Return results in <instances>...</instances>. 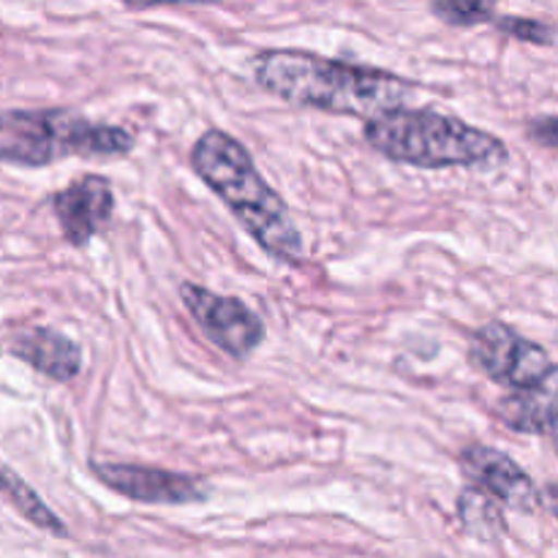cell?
Returning <instances> with one entry per match:
<instances>
[{"label": "cell", "mask_w": 558, "mask_h": 558, "mask_svg": "<svg viewBox=\"0 0 558 558\" xmlns=\"http://www.w3.org/2000/svg\"><path fill=\"white\" fill-rule=\"evenodd\" d=\"M529 140L537 145L558 150V114H548V118H534L526 129Z\"/></svg>", "instance_id": "cell-16"}, {"label": "cell", "mask_w": 558, "mask_h": 558, "mask_svg": "<svg viewBox=\"0 0 558 558\" xmlns=\"http://www.w3.org/2000/svg\"><path fill=\"white\" fill-rule=\"evenodd\" d=\"M543 501H545V507H548V510L554 512V515L558 518V483L545 485V490H543Z\"/></svg>", "instance_id": "cell-18"}, {"label": "cell", "mask_w": 558, "mask_h": 558, "mask_svg": "<svg viewBox=\"0 0 558 558\" xmlns=\"http://www.w3.org/2000/svg\"><path fill=\"white\" fill-rule=\"evenodd\" d=\"M180 300L207 338L229 357L245 360L265 341V322L238 298H221L196 283L180 287Z\"/></svg>", "instance_id": "cell-6"}, {"label": "cell", "mask_w": 558, "mask_h": 558, "mask_svg": "<svg viewBox=\"0 0 558 558\" xmlns=\"http://www.w3.org/2000/svg\"><path fill=\"white\" fill-rule=\"evenodd\" d=\"M548 436H550V441H554V447H556V452H558V417L554 420V423H550Z\"/></svg>", "instance_id": "cell-19"}, {"label": "cell", "mask_w": 558, "mask_h": 558, "mask_svg": "<svg viewBox=\"0 0 558 558\" xmlns=\"http://www.w3.org/2000/svg\"><path fill=\"white\" fill-rule=\"evenodd\" d=\"M0 496L9 501L25 521H31L33 526L44 529V532L54 534V537H69L65 523L44 505L41 496H38L20 474L11 472L9 466H3V463H0Z\"/></svg>", "instance_id": "cell-12"}, {"label": "cell", "mask_w": 558, "mask_h": 558, "mask_svg": "<svg viewBox=\"0 0 558 558\" xmlns=\"http://www.w3.org/2000/svg\"><path fill=\"white\" fill-rule=\"evenodd\" d=\"M365 140L390 161L420 169L499 167L505 142L436 109H392L365 123Z\"/></svg>", "instance_id": "cell-3"}, {"label": "cell", "mask_w": 558, "mask_h": 558, "mask_svg": "<svg viewBox=\"0 0 558 558\" xmlns=\"http://www.w3.org/2000/svg\"><path fill=\"white\" fill-rule=\"evenodd\" d=\"M458 510H461L463 526L483 539L494 537V534H499L501 529H505V521H501V512H499V501H496L490 494H485L483 488L463 490Z\"/></svg>", "instance_id": "cell-13"}, {"label": "cell", "mask_w": 558, "mask_h": 558, "mask_svg": "<svg viewBox=\"0 0 558 558\" xmlns=\"http://www.w3.org/2000/svg\"><path fill=\"white\" fill-rule=\"evenodd\" d=\"M469 360L488 379L512 387V390L539 385L556 368L543 347L521 338L505 322H488L474 332Z\"/></svg>", "instance_id": "cell-5"}, {"label": "cell", "mask_w": 558, "mask_h": 558, "mask_svg": "<svg viewBox=\"0 0 558 558\" xmlns=\"http://www.w3.org/2000/svg\"><path fill=\"white\" fill-rule=\"evenodd\" d=\"M134 136L125 129L93 123L65 109H9L0 112V161L47 167L65 156H125Z\"/></svg>", "instance_id": "cell-4"}, {"label": "cell", "mask_w": 558, "mask_h": 558, "mask_svg": "<svg viewBox=\"0 0 558 558\" xmlns=\"http://www.w3.org/2000/svg\"><path fill=\"white\" fill-rule=\"evenodd\" d=\"M430 11L452 27H474L496 20L494 0H434Z\"/></svg>", "instance_id": "cell-14"}, {"label": "cell", "mask_w": 558, "mask_h": 558, "mask_svg": "<svg viewBox=\"0 0 558 558\" xmlns=\"http://www.w3.org/2000/svg\"><path fill=\"white\" fill-rule=\"evenodd\" d=\"M496 414L518 434H548L550 423L558 417V368L550 371L539 385L523 387L499 401Z\"/></svg>", "instance_id": "cell-11"}, {"label": "cell", "mask_w": 558, "mask_h": 558, "mask_svg": "<svg viewBox=\"0 0 558 558\" xmlns=\"http://www.w3.org/2000/svg\"><path fill=\"white\" fill-rule=\"evenodd\" d=\"M54 216H58L63 238L71 245H85L96 238L101 229H107L114 210L112 185L101 174H85L58 191L52 199Z\"/></svg>", "instance_id": "cell-9"}, {"label": "cell", "mask_w": 558, "mask_h": 558, "mask_svg": "<svg viewBox=\"0 0 558 558\" xmlns=\"http://www.w3.org/2000/svg\"><path fill=\"white\" fill-rule=\"evenodd\" d=\"M461 469L477 488L494 496L501 505L521 512H534L543 501L537 485L505 452L488 445H469L461 452Z\"/></svg>", "instance_id": "cell-8"}, {"label": "cell", "mask_w": 558, "mask_h": 558, "mask_svg": "<svg viewBox=\"0 0 558 558\" xmlns=\"http://www.w3.org/2000/svg\"><path fill=\"white\" fill-rule=\"evenodd\" d=\"M494 25L507 36L518 38L526 44H554V25L543 20H532V16H496Z\"/></svg>", "instance_id": "cell-15"}, {"label": "cell", "mask_w": 558, "mask_h": 558, "mask_svg": "<svg viewBox=\"0 0 558 558\" xmlns=\"http://www.w3.org/2000/svg\"><path fill=\"white\" fill-rule=\"evenodd\" d=\"M129 9H156V5H210L218 0H120Z\"/></svg>", "instance_id": "cell-17"}, {"label": "cell", "mask_w": 558, "mask_h": 558, "mask_svg": "<svg viewBox=\"0 0 558 558\" xmlns=\"http://www.w3.org/2000/svg\"><path fill=\"white\" fill-rule=\"evenodd\" d=\"M191 163L272 259L287 265L303 259V238L287 202L265 183L251 153L234 136L207 129L191 150Z\"/></svg>", "instance_id": "cell-2"}, {"label": "cell", "mask_w": 558, "mask_h": 558, "mask_svg": "<svg viewBox=\"0 0 558 558\" xmlns=\"http://www.w3.org/2000/svg\"><path fill=\"white\" fill-rule=\"evenodd\" d=\"M14 357L36 368L38 374L49 376L52 381H71L82 371V352L71 338L49 327H27L5 343Z\"/></svg>", "instance_id": "cell-10"}, {"label": "cell", "mask_w": 558, "mask_h": 558, "mask_svg": "<svg viewBox=\"0 0 558 558\" xmlns=\"http://www.w3.org/2000/svg\"><path fill=\"white\" fill-rule=\"evenodd\" d=\"M254 76L267 93L298 107H314L352 118H379L414 96L403 76L343 60H327L300 49H267L254 58Z\"/></svg>", "instance_id": "cell-1"}, {"label": "cell", "mask_w": 558, "mask_h": 558, "mask_svg": "<svg viewBox=\"0 0 558 558\" xmlns=\"http://www.w3.org/2000/svg\"><path fill=\"white\" fill-rule=\"evenodd\" d=\"M93 472L109 490L142 505H191V501H205L210 494L205 480L153 466L93 463Z\"/></svg>", "instance_id": "cell-7"}]
</instances>
